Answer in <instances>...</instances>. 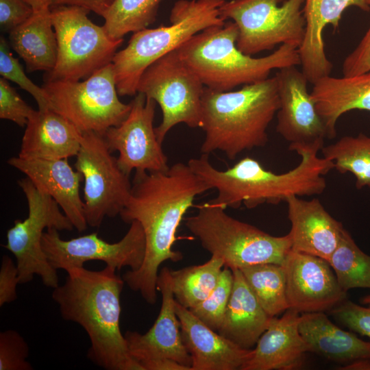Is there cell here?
<instances>
[{
    "label": "cell",
    "instance_id": "obj_1",
    "mask_svg": "<svg viewBox=\"0 0 370 370\" xmlns=\"http://www.w3.org/2000/svg\"><path fill=\"white\" fill-rule=\"evenodd\" d=\"M210 190L188 164L177 162L166 171H135L121 219L141 225L146 243L140 267L123 275L127 285L146 302L156 303L158 269L164 261L177 262L182 254L173 249L177 228L195 197Z\"/></svg>",
    "mask_w": 370,
    "mask_h": 370
},
{
    "label": "cell",
    "instance_id": "obj_2",
    "mask_svg": "<svg viewBox=\"0 0 370 370\" xmlns=\"http://www.w3.org/2000/svg\"><path fill=\"white\" fill-rule=\"evenodd\" d=\"M324 142L291 144L289 149L300 157L299 164L283 173L266 169L258 160L245 157L225 171L214 168L209 155L201 153L188 164L217 196L208 202L223 208L243 204L254 208L263 204H278L291 196L321 194L326 188L323 175L334 169L332 161L318 156Z\"/></svg>",
    "mask_w": 370,
    "mask_h": 370
},
{
    "label": "cell",
    "instance_id": "obj_3",
    "mask_svg": "<svg viewBox=\"0 0 370 370\" xmlns=\"http://www.w3.org/2000/svg\"><path fill=\"white\" fill-rule=\"evenodd\" d=\"M107 266L100 271L79 267L66 271L52 298L62 317L81 325L90 346L88 358L106 370H143L130 354L120 328V295L124 280Z\"/></svg>",
    "mask_w": 370,
    "mask_h": 370
},
{
    "label": "cell",
    "instance_id": "obj_4",
    "mask_svg": "<svg viewBox=\"0 0 370 370\" xmlns=\"http://www.w3.org/2000/svg\"><path fill=\"white\" fill-rule=\"evenodd\" d=\"M280 108L275 76L244 85L238 90L217 91L204 87L201 128L205 138L201 152L223 151L234 160L245 151L262 147L267 129Z\"/></svg>",
    "mask_w": 370,
    "mask_h": 370
},
{
    "label": "cell",
    "instance_id": "obj_5",
    "mask_svg": "<svg viewBox=\"0 0 370 370\" xmlns=\"http://www.w3.org/2000/svg\"><path fill=\"white\" fill-rule=\"evenodd\" d=\"M238 35L236 23L226 21L195 34L176 51L204 86L221 92L264 80L273 69L300 65L294 46L283 44L267 56L253 58L238 49Z\"/></svg>",
    "mask_w": 370,
    "mask_h": 370
},
{
    "label": "cell",
    "instance_id": "obj_6",
    "mask_svg": "<svg viewBox=\"0 0 370 370\" xmlns=\"http://www.w3.org/2000/svg\"><path fill=\"white\" fill-rule=\"evenodd\" d=\"M225 1L178 0L171 8L170 25L134 32L111 62L119 95L135 96L142 74L152 63L201 31L224 24L220 8Z\"/></svg>",
    "mask_w": 370,
    "mask_h": 370
},
{
    "label": "cell",
    "instance_id": "obj_7",
    "mask_svg": "<svg viewBox=\"0 0 370 370\" xmlns=\"http://www.w3.org/2000/svg\"><path fill=\"white\" fill-rule=\"evenodd\" d=\"M223 207L204 203L197 212L186 219L188 230L211 256L222 259L231 269L274 263L282 264L291 249L288 234L271 235L236 219Z\"/></svg>",
    "mask_w": 370,
    "mask_h": 370
},
{
    "label": "cell",
    "instance_id": "obj_8",
    "mask_svg": "<svg viewBox=\"0 0 370 370\" xmlns=\"http://www.w3.org/2000/svg\"><path fill=\"white\" fill-rule=\"evenodd\" d=\"M89 12L76 5L50 8L58 53L56 65L46 73L45 81H79L112 62L123 38L109 37L103 26L89 19Z\"/></svg>",
    "mask_w": 370,
    "mask_h": 370
},
{
    "label": "cell",
    "instance_id": "obj_9",
    "mask_svg": "<svg viewBox=\"0 0 370 370\" xmlns=\"http://www.w3.org/2000/svg\"><path fill=\"white\" fill-rule=\"evenodd\" d=\"M49 108L70 121L82 134L103 135L129 114L131 103L119 99L112 63L84 80H48L42 86Z\"/></svg>",
    "mask_w": 370,
    "mask_h": 370
},
{
    "label": "cell",
    "instance_id": "obj_10",
    "mask_svg": "<svg viewBox=\"0 0 370 370\" xmlns=\"http://www.w3.org/2000/svg\"><path fill=\"white\" fill-rule=\"evenodd\" d=\"M305 0H230L220 8L224 20L238 27L236 46L252 56L271 50L277 45L299 48L304 36L306 21L301 7Z\"/></svg>",
    "mask_w": 370,
    "mask_h": 370
},
{
    "label": "cell",
    "instance_id": "obj_11",
    "mask_svg": "<svg viewBox=\"0 0 370 370\" xmlns=\"http://www.w3.org/2000/svg\"><path fill=\"white\" fill-rule=\"evenodd\" d=\"M18 184L27 199L28 216L23 221H14L7 232L3 247L16 258L19 284L27 283L37 275L45 286L54 288L59 285V280L57 270L51 266L42 247L44 230L71 231L74 227L58 203L27 177L18 180Z\"/></svg>",
    "mask_w": 370,
    "mask_h": 370
},
{
    "label": "cell",
    "instance_id": "obj_12",
    "mask_svg": "<svg viewBox=\"0 0 370 370\" xmlns=\"http://www.w3.org/2000/svg\"><path fill=\"white\" fill-rule=\"evenodd\" d=\"M204 87L176 49L155 61L143 72L137 92L154 100L160 107L162 122L155 131L161 144L166 134L177 124L201 128Z\"/></svg>",
    "mask_w": 370,
    "mask_h": 370
},
{
    "label": "cell",
    "instance_id": "obj_13",
    "mask_svg": "<svg viewBox=\"0 0 370 370\" xmlns=\"http://www.w3.org/2000/svg\"><path fill=\"white\" fill-rule=\"evenodd\" d=\"M112 153L103 135L83 133L75 168L84 177V214L90 227H99L105 217L120 214L130 195V175Z\"/></svg>",
    "mask_w": 370,
    "mask_h": 370
},
{
    "label": "cell",
    "instance_id": "obj_14",
    "mask_svg": "<svg viewBox=\"0 0 370 370\" xmlns=\"http://www.w3.org/2000/svg\"><path fill=\"white\" fill-rule=\"evenodd\" d=\"M41 244L51 266L66 271L83 267L90 260L103 261L116 271L124 267L136 271L143 262L146 249L145 234L137 221L131 222L123 238L114 243L100 238L96 232L63 240L57 229L49 228Z\"/></svg>",
    "mask_w": 370,
    "mask_h": 370
},
{
    "label": "cell",
    "instance_id": "obj_15",
    "mask_svg": "<svg viewBox=\"0 0 370 370\" xmlns=\"http://www.w3.org/2000/svg\"><path fill=\"white\" fill-rule=\"evenodd\" d=\"M130 103L128 116L103 134L108 149L119 152V166L128 175L133 170L167 171L168 158L153 127L156 102L138 92Z\"/></svg>",
    "mask_w": 370,
    "mask_h": 370
},
{
    "label": "cell",
    "instance_id": "obj_16",
    "mask_svg": "<svg viewBox=\"0 0 370 370\" xmlns=\"http://www.w3.org/2000/svg\"><path fill=\"white\" fill-rule=\"evenodd\" d=\"M282 266L288 308L301 314L324 312L346 299L327 260L291 249Z\"/></svg>",
    "mask_w": 370,
    "mask_h": 370
},
{
    "label": "cell",
    "instance_id": "obj_17",
    "mask_svg": "<svg viewBox=\"0 0 370 370\" xmlns=\"http://www.w3.org/2000/svg\"><path fill=\"white\" fill-rule=\"evenodd\" d=\"M171 271L163 267L158 273L157 290L162 304L153 325L145 334L127 331L124 334L130 354L142 367L153 360L170 358L191 369V356L183 342L175 312Z\"/></svg>",
    "mask_w": 370,
    "mask_h": 370
},
{
    "label": "cell",
    "instance_id": "obj_18",
    "mask_svg": "<svg viewBox=\"0 0 370 370\" xmlns=\"http://www.w3.org/2000/svg\"><path fill=\"white\" fill-rule=\"evenodd\" d=\"M280 108L276 131L291 144H312L328 138L325 124L308 92V80L296 66L282 68L275 74Z\"/></svg>",
    "mask_w": 370,
    "mask_h": 370
},
{
    "label": "cell",
    "instance_id": "obj_19",
    "mask_svg": "<svg viewBox=\"0 0 370 370\" xmlns=\"http://www.w3.org/2000/svg\"><path fill=\"white\" fill-rule=\"evenodd\" d=\"M8 164L25 174L40 190L51 196L62 209L73 227L86 230L84 204L79 195L83 175L73 170L68 159L47 160L12 157Z\"/></svg>",
    "mask_w": 370,
    "mask_h": 370
},
{
    "label": "cell",
    "instance_id": "obj_20",
    "mask_svg": "<svg viewBox=\"0 0 370 370\" xmlns=\"http://www.w3.org/2000/svg\"><path fill=\"white\" fill-rule=\"evenodd\" d=\"M175 312L192 370L241 369L250 358L252 349L242 348L212 330L177 301Z\"/></svg>",
    "mask_w": 370,
    "mask_h": 370
},
{
    "label": "cell",
    "instance_id": "obj_21",
    "mask_svg": "<svg viewBox=\"0 0 370 370\" xmlns=\"http://www.w3.org/2000/svg\"><path fill=\"white\" fill-rule=\"evenodd\" d=\"M351 6L370 11L368 0H305V36L298 51L301 71L308 82L313 84L330 75L333 64L325 54L323 31L328 25L338 28L343 12Z\"/></svg>",
    "mask_w": 370,
    "mask_h": 370
},
{
    "label": "cell",
    "instance_id": "obj_22",
    "mask_svg": "<svg viewBox=\"0 0 370 370\" xmlns=\"http://www.w3.org/2000/svg\"><path fill=\"white\" fill-rule=\"evenodd\" d=\"M299 312L288 308L273 317L258 339L250 358L240 370H294L300 369L309 347L299 330Z\"/></svg>",
    "mask_w": 370,
    "mask_h": 370
},
{
    "label": "cell",
    "instance_id": "obj_23",
    "mask_svg": "<svg viewBox=\"0 0 370 370\" xmlns=\"http://www.w3.org/2000/svg\"><path fill=\"white\" fill-rule=\"evenodd\" d=\"M286 203L291 222V249L327 261L336 248L344 227L317 198L305 200L293 195Z\"/></svg>",
    "mask_w": 370,
    "mask_h": 370
},
{
    "label": "cell",
    "instance_id": "obj_24",
    "mask_svg": "<svg viewBox=\"0 0 370 370\" xmlns=\"http://www.w3.org/2000/svg\"><path fill=\"white\" fill-rule=\"evenodd\" d=\"M70 121L51 108L35 110L28 119L18 156L58 160L76 156L82 138Z\"/></svg>",
    "mask_w": 370,
    "mask_h": 370
},
{
    "label": "cell",
    "instance_id": "obj_25",
    "mask_svg": "<svg viewBox=\"0 0 370 370\" xmlns=\"http://www.w3.org/2000/svg\"><path fill=\"white\" fill-rule=\"evenodd\" d=\"M310 97L328 132V138L336 136V125L345 113L366 110L370 113V71L343 77L330 75L313 84Z\"/></svg>",
    "mask_w": 370,
    "mask_h": 370
},
{
    "label": "cell",
    "instance_id": "obj_26",
    "mask_svg": "<svg viewBox=\"0 0 370 370\" xmlns=\"http://www.w3.org/2000/svg\"><path fill=\"white\" fill-rule=\"evenodd\" d=\"M299 330L313 352L346 366L360 360H370V342L342 330L323 312L301 313Z\"/></svg>",
    "mask_w": 370,
    "mask_h": 370
},
{
    "label": "cell",
    "instance_id": "obj_27",
    "mask_svg": "<svg viewBox=\"0 0 370 370\" xmlns=\"http://www.w3.org/2000/svg\"><path fill=\"white\" fill-rule=\"evenodd\" d=\"M232 271V293L218 332L239 347L250 349L267 329L272 317L260 306L241 269Z\"/></svg>",
    "mask_w": 370,
    "mask_h": 370
},
{
    "label": "cell",
    "instance_id": "obj_28",
    "mask_svg": "<svg viewBox=\"0 0 370 370\" xmlns=\"http://www.w3.org/2000/svg\"><path fill=\"white\" fill-rule=\"evenodd\" d=\"M10 43L23 59L28 72H50L55 66L58 44L50 8L34 12L9 33Z\"/></svg>",
    "mask_w": 370,
    "mask_h": 370
},
{
    "label": "cell",
    "instance_id": "obj_29",
    "mask_svg": "<svg viewBox=\"0 0 370 370\" xmlns=\"http://www.w3.org/2000/svg\"><path fill=\"white\" fill-rule=\"evenodd\" d=\"M225 267L214 256L202 264L171 271L173 292L176 301L191 308L206 299L216 286Z\"/></svg>",
    "mask_w": 370,
    "mask_h": 370
},
{
    "label": "cell",
    "instance_id": "obj_30",
    "mask_svg": "<svg viewBox=\"0 0 370 370\" xmlns=\"http://www.w3.org/2000/svg\"><path fill=\"white\" fill-rule=\"evenodd\" d=\"M321 151L323 158L333 162L337 171L354 176L358 189L368 187L370 190V136L363 133L345 136L323 146Z\"/></svg>",
    "mask_w": 370,
    "mask_h": 370
},
{
    "label": "cell",
    "instance_id": "obj_31",
    "mask_svg": "<svg viewBox=\"0 0 370 370\" xmlns=\"http://www.w3.org/2000/svg\"><path fill=\"white\" fill-rule=\"evenodd\" d=\"M257 300L271 317L288 309L286 281L282 264L263 263L241 269Z\"/></svg>",
    "mask_w": 370,
    "mask_h": 370
},
{
    "label": "cell",
    "instance_id": "obj_32",
    "mask_svg": "<svg viewBox=\"0 0 370 370\" xmlns=\"http://www.w3.org/2000/svg\"><path fill=\"white\" fill-rule=\"evenodd\" d=\"M328 262L345 291L355 288H370V256L359 248L345 228Z\"/></svg>",
    "mask_w": 370,
    "mask_h": 370
},
{
    "label": "cell",
    "instance_id": "obj_33",
    "mask_svg": "<svg viewBox=\"0 0 370 370\" xmlns=\"http://www.w3.org/2000/svg\"><path fill=\"white\" fill-rule=\"evenodd\" d=\"M162 0H113L102 16L103 27L112 39L147 28L156 18Z\"/></svg>",
    "mask_w": 370,
    "mask_h": 370
},
{
    "label": "cell",
    "instance_id": "obj_34",
    "mask_svg": "<svg viewBox=\"0 0 370 370\" xmlns=\"http://www.w3.org/2000/svg\"><path fill=\"white\" fill-rule=\"evenodd\" d=\"M233 273L224 267L219 280L209 295L189 310L212 330L218 332L230 298L233 286Z\"/></svg>",
    "mask_w": 370,
    "mask_h": 370
},
{
    "label": "cell",
    "instance_id": "obj_35",
    "mask_svg": "<svg viewBox=\"0 0 370 370\" xmlns=\"http://www.w3.org/2000/svg\"><path fill=\"white\" fill-rule=\"evenodd\" d=\"M0 74L3 78L17 84L29 92L36 100L38 109L50 108L45 90L26 75L18 59L13 56L3 36L0 38Z\"/></svg>",
    "mask_w": 370,
    "mask_h": 370
},
{
    "label": "cell",
    "instance_id": "obj_36",
    "mask_svg": "<svg viewBox=\"0 0 370 370\" xmlns=\"http://www.w3.org/2000/svg\"><path fill=\"white\" fill-rule=\"evenodd\" d=\"M29 346L23 337L14 330L0 333V370H32L27 358Z\"/></svg>",
    "mask_w": 370,
    "mask_h": 370
},
{
    "label": "cell",
    "instance_id": "obj_37",
    "mask_svg": "<svg viewBox=\"0 0 370 370\" xmlns=\"http://www.w3.org/2000/svg\"><path fill=\"white\" fill-rule=\"evenodd\" d=\"M35 110L26 102L8 82L0 79V118L11 121L20 127L26 126Z\"/></svg>",
    "mask_w": 370,
    "mask_h": 370
},
{
    "label": "cell",
    "instance_id": "obj_38",
    "mask_svg": "<svg viewBox=\"0 0 370 370\" xmlns=\"http://www.w3.org/2000/svg\"><path fill=\"white\" fill-rule=\"evenodd\" d=\"M332 314L352 331L370 338V304L362 306L346 299L332 309Z\"/></svg>",
    "mask_w": 370,
    "mask_h": 370
},
{
    "label": "cell",
    "instance_id": "obj_39",
    "mask_svg": "<svg viewBox=\"0 0 370 370\" xmlns=\"http://www.w3.org/2000/svg\"><path fill=\"white\" fill-rule=\"evenodd\" d=\"M34 12L32 7L24 0H0L1 30L10 33L28 20Z\"/></svg>",
    "mask_w": 370,
    "mask_h": 370
},
{
    "label": "cell",
    "instance_id": "obj_40",
    "mask_svg": "<svg viewBox=\"0 0 370 370\" xmlns=\"http://www.w3.org/2000/svg\"><path fill=\"white\" fill-rule=\"evenodd\" d=\"M370 6V0H368ZM370 71V25L357 47L343 62V76L349 77Z\"/></svg>",
    "mask_w": 370,
    "mask_h": 370
},
{
    "label": "cell",
    "instance_id": "obj_41",
    "mask_svg": "<svg viewBox=\"0 0 370 370\" xmlns=\"http://www.w3.org/2000/svg\"><path fill=\"white\" fill-rule=\"evenodd\" d=\"M19 284L18 271L11 258L4 255L0 267V306L14 301L16 297V286Z\"/></svg>",
    "mask_w": 370,
    "mask_h": 370
},
{
    "label": "cell",
    "instance_id": "obj_42",
    "mask_svg": "<svg viewBox=\"0 0 370 370\" xmlns=\"http://www.w3.org/2000/svg\"><path fill=\"white\" fill-rule=\"evenodd\" d=\"M113 0H51V6L76 5L103 16Z\"/></svg>",
    "mask_w": 370,
    "mask_h": 370
},
{
    "label": "cell",
    "instance_id": "obj_43",
    "mask_svg": "<svg viewBox=\"0 0 370 370\" xmlns=\"http://www.w3.org/2000/svg\"><path fill=\"white\" fill-rule=\"evenodd\" d=\"M144 370H191L173 359L160 358L147 362L143 365Z\"/></svg>",
    "mask_w": 370,
    "mask_h": 370
},
{
    "label": "cell",
    "instance_id": "obj_44",
    "mask_svg": "<svg viewBox=\"0 0 370 370\" xmlns=\"http://www.w3.org/2000/svg\"><path fill=\"white\" fill-rule=\"evenodd\" d=\"M30 5L34 12L49 9L51 8V0H24Z\"/></svg>",
    "mask_w": 370,
    "mask_h": 370
},
{
    "label": "cell",
    "instance_id": "obj_45",
    "mask_svg": "<svg viewBox=\"0 0 370 370\" xmlns=\"http://www.w3.org/2000/svg\"><path fill=\"white\" fill-rule=\"evenodd\" d=\"M360 303L365 305L370 304V295H367L362 297L360 299Z\"/></svg>",
    "mask_w": 370,
    "mask_h": 370
}]
</instances>
